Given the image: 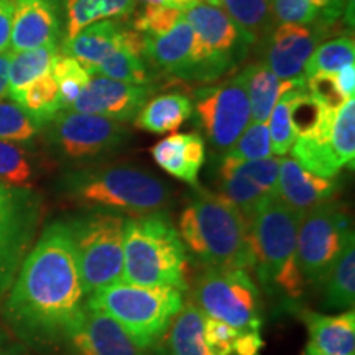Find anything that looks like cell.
Listing matches in <instances>:
<instances>
[{
    "mask_svg": "<svg viewBox=\"0 0 355 355\" xmlns=\"http://www.w3.org/2000/svg\"><path fill=\"white\" fill-rule=\"evenodd\" d=\"M0 304L21 343L38 350L63 347L87 306L68 222L43 230Z\"/></svg>",
    "mask_w": 355,
    "mask_h": 355,
    "instance_id": "1",
    "label": "cell"
},
{
    "mask_svg": "<svg viewBox=\"0 0 355 355\" xmlns=\"http://www.w3.org/2000/svg\"><path fill=\"white\" fill-rule=\"evenodd\" d=\"M178 227L186 250L209 268L254 272L247 217L222 194L198 188L181 212Z\"/></svg>",
    "mask_w": 355,
    "mask_h": 355,
    "instance_id": "2",
    "label": "cell"
},
{
    "mask_svg": "<svg viewBox=\"0 0 355 355\" xmlns=\"http://www.w3.org/2000/svg\"><path fill=\"white\" fill-rule=\"evenodd\" d=\"M304 212L293 209L277 194H270L248 217L254 272L272 295L296 300L303 295L304 279L296 261V239Z\"/></svg>",
    "mask_w": 355,
    "mask_h": 355,
    "instance_id": "3",
    "label": "cell"
},
{
    "mask_svg": "<svg viewBox=\"0 0 355 355\" xmlns=\"http://www.w3.org/2000/svg\"><path fill=\"white\" fill-rule=\"evenodd\" d=\"M186 263L188 250L168 214L125 217L122 282L186 291Z\"/></svg>",
    "mask_w": 355,
    "mask_h": 355,
    "instance_id": "4",
    "label": "cell"
},
{
    "mask_svg": "<svg viewBox=\"0 0 355 355\" xmlns=\"http://www.w3.org/2000/svg\"><path fill=\"white\" fill-rule=\"evenodd\" d=\"M71 201L89 211L137 217L159 212L170 202V191L152 173L128 165L89 166L63 181Z\"/></svg>",
    "mask_w": 355,
    "mask_h": 355,
    "instance_id": "5",
    "label": "cell"
},
{
    "mask_svg": "<svg viewBox=\"0 0 355 355\" xmlns=\"http://www.w3.org/2000/svg\"><path fill=\"white\" fill-rule=\"evenodd\" d=\"M183 304L184 291L178 288L140 286L125 282L87 296V308L99 309L117 321L146 352L159 344Z\"/></svg>",
    "mask_w": 355,
    "mask_h": 355,
    "instance_id": "6",
    "label": "cell"
},
{
    "mask_svg": "<svg viewBox=\"0 0 355 355\" xmlns=\"http://www.w3.org/2000/svg\"><path fill=\"white\" fill-rule=\"evenodd\" d=\"M68 225L86 295L122 282L125 216L89 211Z\"/></svg>",
    "mask_w": 355,
    "mask_h": 355,
    "instance_id": "7",
    "label": "cell"
},
{
    "mask_svg": "<svg viewBox=\"0 0 355 355\" xmlns=\"http://www.w3.org/2000/svg\"><path fill=\"white\" fill-rule=\"evenodd\" d=\"M194 304L206 318L245 332L261 329L260 290L250 272L206 266L193 288Z\"/></svg>",
    "mask_w": 355,
    "mask_h": 355,
    "instance_id": "8",
    "label": "cell"
},
{
    "mask_svg": "<svg viewBox=\"0 0 355 355\" xmlns=\"http://www.w3.org/2000/svg\"><path fill=\"white\" fill-rule=\"evenodd\" d=\"M352 241L349 212L336 201L306 211L296 239V261L306 285H322Z\"/></svg>",
    "mask_w": 355,
    "mask_h": 355,
    "instance_id": "9",
    "label": "cell"
},
{
    "mask_svg": "<svg viewBox=\"0 0 355 355\" xmlns=\"http://www.w3.org/2000/svg\"><path fill=\"white\" fill-rule=\"evenodd\" d=\"M183 15L194 32V81H214L245 56L250 43L222 8L199 2Z\"/></svg>",
    "mask_w": 355,
    "mask_h": 355,
    "instance_id": "10",
    "label": "cell"
},
{
    "mask_svg": "<svg viewBox=\"0 0 355 355\" xmlns=\"http://www.w3.org/2000/svg\"><path fill=\"white\" fill-rule=\"evenodd\" d=\"M40 217L42 204L32 189L0 183V303L35 245Z\"/></svg>",
    "mask_w": 355,
    "mask_h": 355,
    "instance_id": "11",
    "label": "cell"
},
{
    "mask_svg": "<svg viewBox=\"0 0 355 355\" xmlns=\"http://www.w3.org/2000/svg\"><path fill=\"white\" fill-rule=\"evenodd\" d=\"M50 141L56 152L73 163L97 162L123 148L128 130L123 123L94 114L61 110L50 122Z\"/></svg>",
    "mask_w": 355,
    "mask_h": 355,
    "instance_id": "12",
    "label": "cell"
},
{
    "mask_svg": "<svg viewBox=\"0 0 355 355\" xmlns=\"http://www.w3.org/2000/svg\"><path fill=\"white\" fill-rule=\"evenodd\" d=\"M193 110L211 145L227 152L252 121L247 69L217 86L199 89Z\"/></svg>",
    "mask_w": 355,
    "mask_h": 355,
    "instance_id": "13",
    "label": "cell"
},
{
    "mask_svg": "<svg viewBox=\"0 0 355 355\" xmlns=\"http://www.w3.org/2000/svg\"><path fill=\"white\" fill-rule=\"evenodd\" d=\"M152 92V84H128L92 74L68 110L102 115L121 123L133 122Z\"/></svg>",
    "mask_w": 355,
    "mask_h": 355,
    "instance_id": "14",
    "label": "cell"
},
{
    "mask_svg": "<svg viewBox=\"0 0 355 355\" xmlns=\"http://www.w3.org/2000/svg\"><path fill=\"white\" fill-rule=\"evenodd\" d=\"M63 347L69 355H146L121 324L87 306Z\"/></svg>",
    "mask_w": 355,
    "mask_h": 355,
    "instance_id": "15",
    "label": "cell"
},
{
    "mask_svg": "<svg viewBox=\"0 0 355 355\" xmlns=\"http://www.w3.org/2000/svg\"><path fill=\"white\" fill-rule=\"evenodd\" d=\"M321 35L309 26L279 24L265 50V66L282 81L304 78L306 61L313 55Z\"/></svg>",
    "mask_w": 355,
    "mask_h": 355,
    "instance_id": "16",
    "label": "cell"
},
{
    "mask_svg": "<svg viewBox=\"0 0 355 355\" xmlns=\"http://www.w3.org/2000/svg\"><path fill=\"white\" fill-rule=\"evenodd\" d=\"M144 38V56L146 63L176 79L194 81L196 63H194V32L186 21L184 15L170 32L158 37Z\"/></svg>",
    "mask_w": 355,
    "mask_h": 355,
    "instance_id": "17",
    "label": "cell"
},
{
    "mask_svg": "<svg viewBox=\"0 0 355 355\" xmlns=\"http://www.w3.org/2000/svg\"><path fill=\"white\" fill-rule=\"evenodd\" d=\"M60 33V19L55 0H15L10 53L55 44Z\"/></svg>",
    "mask_w": 355,
    "mask_h": 355,
    "instance_id": "18",
    "label": "cell"
},
{
    "mask_svg": "<svg viewBox=\"0 0 355 355\" xmlns=\"http://www.w3.org/2000/svg\"><path fill=\"white\" fill-rule=\"evenodd\" d=\"M339 183L334 178H321L301 168L293 158L279 159L275 194L293 209L306 212L324 202L334 201Z\"/></svg>",
    "mask_w": 355,
    "mask_h": 355,
    "instance_id": "19",
    "label": "cell"
},
{
    "mask_svg": "<svg viewBox=\"0 0 355 355\" xmlns=\"http://www.w3.org/2000/svg\"><path fill=\"white\" fill-rule=\"evenodd\" d=\"M150 153L168 175L198 186L199 173L206 162V144L199 133H175L153 145Z\"/></svg>",
    "mask_w": 355,
    "mask_h": 355,
    "instance_id": "20",
    "label": "cell"
},
{
    "mask_svg": "<svg viewBox=\"0 0 355 355\" xmlns=\"http://www.w3.org/2000/svg\"><path fill=\"white\" fill-rule=\"evenodd\" d=\"M125 25L122 20H101L87 25L73 38L64 40L61 55L79 61L89 73H94L97 66L121 44Z\"/></svg>",
    "mask_w": 355,
    "mask_h": 355,
    "instance_id": "21",
    "label": "cell"
},
{
    "mask_svg": "<svg viewBox=\"0 0 355 355\" xmlns=\"http://www.w3.org/2000/svg\"><path fill=\"white\" fill-rule=\"evenodd\" d=\"M309 332V344L319 352L327 355H354L355 354V313L344 311L337 316L303 311L301 313Z\"/></svg>",
    "mask_w": 355,
    "mask_h": 355,
    "instance_id": "22",
    "label": "cell"
},
{
    "mask_svg": "<svg viewBox=\"0 0 355 355\" xmlns=\"http://www.w3.org/2000/svg\"><path fill=\"white\" fill-rule=\"evenodd\" d=\"M92 74L128 84H152V74L144 56L141 35L132 26H125L117 50L105 58Z\"/></svg>",
    "mask_w": 355,
    "mask_h": 355,
    "instance_id": "23",
    "label": "cell"
},
{
    "mask_svg": "<svg viewBox=\"0 0 355 355\" xmlns=\"http://www.w3.org/2000/svg\"><path fill=\"white\" fill-rule=\"evenodd\" d=\"M193 112V101L186 92H165L146 101L133 122L141 130L165 135L178 130Z\"/></svg>",
    "mask_w": 355,
    "mask_h": 355,
    "instance_id": "24",
    "label": "cell"
},
{
    "mask_svg": "<svg viewBox=\"0 0 355 355\" xmlns=\"http://www.w3.org/2000/svg\"><path fill=\"white\" fill-rule=\"evenodd\" d=\"M204 319L193 301L184 303L158 345L171 355H214L204 339Z\"/></svg>",
    "mask_w": 355,
    "mask_h": 355,
    "instance_id": "25",
    "label": "cell"
},
{
    "mask_svg": "<svg viewBox=\"0 0 355 355\" xmlns=\"http://www.w3.org/2000/svg\"><path fill=\"white\" fill-rule=\"evenodd\" d=\"M247 92L250 101L252 122L266 123L270 114L279 99L288 89L293 87L298 79H288L282 81L266 68L265 64H250L247 66Z\"/></svg>",
    "mask_w": 355,
    "mask_h": 355,
    "instance_id": "26",
    "label": "cell"
},
{
    "mask_svg": "<svg viewBox=\"0 0 355 355\" xmlns=\"http://www.w3.org/2000/svg\"><path fill=\"white\" fill-rule=\"evenodd\" d=\"M137 0H64L66 40L101 20H121L135 12Z\"/></svg>",
    "mask_w": 355,
    "mask_h": 355,
    "instance_id": "27",
    "label": "cell"
},
{
    "mask_svg": "<svg viewBox=\"0 0 355 355\" xmlns=\"http://www.w3.org/2000/svg\"><path fill=\"white\" fill-rule=\"evenodd\" d=\"M58 56V44H44L19 53H10L8 61V96L15 101L24 89L51 71Z\"/></svg>",
    "mask_w": 355,
    "mask_h": 355,
    "instance_id": "28",
    "label": "cell"
},
{
    "mask_svg": "<svg viewBox=\"0 0 355 355\" xmlns=\"http://www.w3.org/2000/svg\"><path fill=\"white\" fill-rule=\"evenodd\" d=\"M324 285V304L331 309H354L355 301V247L354 241L332 266Z\"/></svg>",
    "mask_w": 355,
    "mask_h": 355,
    "instance_id": "29",
    "label": "cell"
},
{
    "mask_svg": "<svg viewBox=\"0 0 355 355\" xmlns=\"http://www.w3.org/2000/svg\"><path fill=\"white\" fill-rule=\"evenodd\" d=\"M15 102L43 127L50 123L56 114L64 110L60 89H58V84L55 78L51 76V73L44 74L37 81L28 84L15 97Z\"/></svg>",
    "mask_w": 355,
    "mask_h": 355,
    "instance_id": "30",
    "label": "cell"
},
{
    "mask_svg": "<svg viewBox=\"0 0 355 355\" xmlns=\"http://www.w3.org/2000/svg\"><path fill=\"white\" fill-rule=\"evenodd\" d=\"M219 184L222 196L229 199L234 206H237L243 216L250 217L252 212L257 209V206L263 201L266 196H270L266 191L254 183L250 178L242 175L230 162V158L222 157L219 165Z\"/></svg>",
    "mask_w": 355,
    "mask_h": 355,
    "instance_id": "31",
    "label": "cell"
},
{
    "mask_svg": "<svg viewBox=\"0 0 355 355\" xmlns=\"http://www.w3.org/2000/svg\"><path fill=\"white\" fill-rule=\"evenodd\" d=\"M293 159L306 171L321 178H336L343 170V165L337 159L329 139L319 137H296L291 146Z\"/></svg>",
    "mask_w": 355,
    "mask_h": 355,
    "instance_id": "32",
    "label": "cell"
},
{
    "mask_svg": "<svg viewBox=\"0 0 355 355\" xmlns=\"http://www.w3.org/2000/svg\"><path fill=\"white\" fill-rule=\"evenodd\" d=\"M220 7L250 44L268 30L272 0H222Z\"/></svg>",
    "mask_w": 355,
    "mask_h": 355,
    "instance_id": "33",
    "label": "cell"
},
{
    "mask_svg": "<svg viewBox=\"0 0 355 355\" xmlns=\"http://www.w3.org/2000/svg\"><path fill=\"white\" fill-rule=\"evenodd\" d=\"M355 58V43L352 37L332 38L314 48L313 55L306 61L303 76L316 74H336L344 66L352 64Z\"/></svg>",
    "mask_w": 355,
    "mask_h": 355,
    "instance_id": "34",
    "label": "cell"
},
{
    "mask_svg": "<svg viewBox=\"0 0 355 355\" xmlns=\"http://www.w3.org/2000/svg\"><path fill=\"white\" fill-rule=\"evenodd\" d=\"M35 178L33 157L17 141L0 140V183L28 188Z\"/></svg>",
    "mask_w": 355,
    "mask_h": 355,
    "instance_id": "35",
    "label": "cell"
},
{
    "mask_svg": "<svg viewBox=\"0 0 355 355\" xmlns=\"http://www.w3.org/2000/svg\"><path fill=\"white\" fill-rule=\"evenodd\" d=\"M306 84L304 78H300L293 87L288 89L285 94L279 96V99L275 104V107L270 114L268 119V135H270V145H272V153L277 157H285L291 152V146L296 140V132L293 128L291 117H290V105L291 97L295 89Z\"/></svg>",
    "mask_w": 355,
    "mask_h": 355,
    "instance_id": "36",
    "label": "cell"
},
{
    "mask_svg": "<svg viewBox=\"0 0 355 355\" xmlns=\"http://www.w3.org/2000/svg\"><path fill=\"white\" fill-rule=\"evenodd\" d=\"M329 144L343 166L354 170L355 162V101H345L336 110L329 132Z\"/></svg>",
    "mask_w": 355,
    "mask_h": 355,
    "instance_id": "37",
    "label": "cell"
},
{
    "mask_svg": "<svg viewBox=\"0 0 355 355\" xmlns=\"http://www.w3.org/2000/svg\"><path fill=\"white\" fill-rule=\"evenodd\" d=\"M50 73L55 78L58 89H60L64 110H68L69 105L78 99L92 76L89 69L84 68L79 61L71 56L61 55V53H58L55 61H53Z\"/></svg>",
    "mask_w": 355,
    "mask_h": 355,
    "instance_id": "38",
    "label": "cell"
},
{
    "mask_svg": "<svg viewBox=\"0 0 355 355\" xmlns=\"http://www.w3.org/2000/svg\"><path fill=\"white\" fill-rule=\"evenodd\" d=\"M42 128L17 102H0V140L30 141Z\"/></svg>",
    "mask_w": 355,
    "mask_h": 355,
    "instance_id": "39",
    "label": "cell"
},
{
    "mask_svg": "<svg viewBox=\"0 0 355 355\" xmlns=\"http://www.w3.org/2000/svg\"><path fill=\"white\" fill-rule=\"evenodd\" d=\"M224 155L235 159H263L272 157V145H270L266 123H248L242 135Z\"/></svg>",
    "mask_w": 355,
    "mask_h": 355,
    "instance_id": "40",
    "label": "cell"
},
{
    "mask_svg": "<svg viewBox=\"0 0 355 355\" xmlns=\"http://www.w3.org/2000/svg\"><path fill=\"white\" fill-rule=\"evenodd\" d=\"M181 19H183V10H178V8L145 6L144 10L137 13L132 28L146 37H158V35L170 32Z\"/></svg>",
    "mask_w": 355,
    "mask_h": 355,
    "instance_id": "41",
    "label": "cell"
},
{
    "mask_svg": "<svg viewBox=\"0 0 355 355\" xmlns=\"http://www.w3.org/2000/svg\"><path fill=\"white\" fill-rule=\"evenodd\" d=\"M272 12L279 24L309 25L319 20L309 0H272Z\"/></svg>",
    "mask_w": 355,
    "mask_h": 355,
    "instance_id": "42",
    "label": "cell"
},
{
    "mask_svg": "<svg viewBox=\"0 0 355 355\" xmlns=\"http://www.w3.org/2000/svg\"><path fill=\"white\" fill-rule=\"evenodd\" d=\"M239 332L241 331L217 319H204V339L214 355H234V344Z\"/></svg>",
    "mask_w": 355,
    "mask_h": 355,
    "instance_id": "43",
    "label": "cell"
},
{
    "mask_svg": "<svg viewBox=\"0 0 355 355\" xmlns=\"http://www.w3.org/2000/svg\"><path fill=\"white\" fill-rule=\"evenodd\" d=\"M306 89L313 99H316L327 109L336 110L345 102L337 89L334 74H316V76L306 78Z\"/></svg>",
    "mask_w": 355,
    "mask_h": 355,
    "instance_id": "44",
    "label": "cell"
},
{
    "mask_svg": "<svg viewBox=\"0 0 355 355\" xmlns=\"http://www.w3.org/2000/svg\"><path fill=\"white\" fill-rule=\"evenodd\" d=\"M13 10H15V0H0V53L10 48Z\"/></svg>",
    "mask_w": 355,
    "mask_h": 355,
    "instance_id": "45",
    "label": "cell"
},
{
    "mask_svg": "<svg viewBox=\"0 0 355 355\" xmlns=\"http://www.w3.org/2000/svg\"><path fill=\"white\" fill-rule=\"evenodd\" d=\"M309 2L314 7V10L318 12L319 20L324 25H329L339 19L347 0H309Z\"/></svg>",
    "mask_w": 355,
    "mask_h": 355,
    "instance_id": "46",
    "label": "cell"
},
{
    "mask_svg": "<svg viewBox=\"0 0 355 355\" xmlns=\"http://www.w3.org/2000/svg\"><path fill=\"white\" fill-rule=\"evenodd\" d=\"M261 347H263V339H261L260 332H239L237 340L234 344V355H259Z\"/></svg>",
    "mask_w": 355,
    "mask_h": 355,
    "instance_id": "47",
    "label": "cell"
},
{
    "mask_svg": "<svg viewBox=\"0 0 355 355\" xmlns=\"http://www.w3.org/2000/svg\"><path fill=\"white\" fill-rule=\"evenodd\" d=\"M336 84L345 101L354 99L355 96V64H347L336 73Z\"/></svg>",
    "mask_w": 355,
    "mask_h": 355,
    "instance_id": "48",
    "label": "cell"
},
{
    "mask_svg": "<svg viewBox=\"0 0 355 355\" xmlns=\"http://www.w3.org/2000/svg\"><path fill=\"white\" fill-rule=\"evenodd\" d=\"M8 61L10 53H0V99L8 96Z\"/></svg>",
    "mask_w": 355,
    "mask_h": 355,
    "instance_id": "49",
    "label": "cell"
},
{
    "mask_svg": "<svg viewBox=\"0 0 355 355\" xmlns=\"http://www.w3.org/2000/svg\"><path fill=\"white\" fill-rule=\"evenodd\" d=\"M201 0H166V7L178 8V10H186V8L196 6Z\"/></svg>",
    "mask_w": 355,
    "mask_h": 355,
    "instance_id": "50",
    "label": "cell"
},
{
    "mask_svg": "<svg viewBox=\"0 0 355 355\" xmlns=\"http://www.w3.org/2000/svg\"><path fill=\"white\" fill-rule=\"evenodd\" d=\"M0 355H25V354L15 347H0Z\"/></svg>",
    "mask_w": 355,
    "mask_h": 355,
    "instance_id": "51",
    "label": "cell"
},
{
    "mask_svg": "<svg viewBox=\"0 0 355 355\" xmlns=\"http://www.w3.org/2000/svg\"><path fill=\"white\" fill-rule=\"evenodd\" d=\"M144 2L145 6H165L166 7V0H140Z\"/></svg>",
    "mask_w": 355,
    "mask_h": 355,
    "instance_id": "52",
    "label": "cell"
},
{
    "mask_svg": "<svg viewBox=\"0 0 355 355\" xmlns=\"http://www.w3.org/2000/svg\"><path fill=\"white\" fill-rule=\"evenodd\" d=\"M303 355H327V354H322L319 352V350H316L314 347H311V345H306V350Z\"/></svg>",
    "mask_w": 355,
    "mask_h": 355,
    "instance_id": "53",
    "label": "cell"
},
{
    "mask_svg": "<svg viewBox=\"0 0 355 355\" xmlns=\"http://www.w3.org/2000/svg\"><path fill=\"white\" fill-rule=\"evenodd\" d=\"M155 349V354L153 355H171L170 352H168V350H165L162 347V345H157V347H153Z\"/></svg>",
    "mask_w": 355,
    "mask_h": 355,
    "instance_id": "54",
    "label": "cell"
},
{
    "mask_svg": "<svg viewBox=\"0 0 355 355\" xmlns=\"http://www.w3.org/2000/svg\"><path fill=\"white\" fill-rule=\"evenodd\" d=\"M206 3H209V6H214V7H220L222 0H206Z\"/></svg>",
    "mask_w": 355,
    "mask_h": 355,
    "instance_id": "55",
    "label": "cell"
}]
</instances>
